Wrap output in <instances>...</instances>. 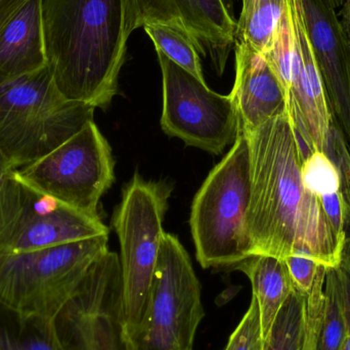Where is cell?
I'll use <instances>...</instances> for the list:
<instances>
[{"mask_svg":"<svg viewBox=\"0 0 350 350\" xmlns=\"http://www.w3.org/2000/svg\"><path fill=\"white\" fill-rule=\"evenodd\" d=\"M294 287L301 293H308L316 281L320 263L312 257L294 254L285 259Z\"/></svg>","mask_w":350,"mask_h":350,"instance_id":"484cf974","label":"cell"},{"mask_svg":"<svg viewBox=\"0 0 350 350\" xmlns=\"http://www.w3.org/2000/svg\"><path fill=\"white\" fill-rule=\"evenodd\" d=\"M333 122L350 151V55L334 8L325 0H298Z\"/></svg>","mask_w":350,"mask_h":350,"instance_id":"5bb4252c","label":"cell"},{"mask_svg":"<svg viewBox=\"0 0 350 350\" xmlns=\"http://www.w3.org/2000/svg\"><path fill=\"white\" fill-rule=\"evenodd\" d=\"M162 73L163 111L161 126L185 145L219 155L242 131L240 117L230 94L208 88L189 72L157 53Z\"/></svg>","mask_w":350,"mask_h":350,"instance_id":"9c48e42d","label":"cell"},{"mask_svg":"<svg viewBox=\"0 0 350 350\" xmlns=\"http://www.w3.org/2000/svg\"><path fill=\"white\" fill-rule=\"evenodd\" d=\"M14 172L27 185L65 205L98 214L100 198L114 181V160L92 119L57 149Z\"/></svg>","mask_w":350,"mask_h":350,"instance_id":"ba28073f","label":"cell"},{"mask_svg":"<svg viewBox=\"0 0 350 350\" xmlns=\"http://www.w3.org/2000/svg\"><path fill=\"white\" fill-rule=\"evenodd\" d=\"M68 102L49 66L0 83V118L32 109L61 107Z\"/></svg>","mask_w":350,"mask_h":350,"instance_id":"ffe728a7","label":"cell"},{"mask_svg":"<svg viewBox=\"0 0 350 350\" xmlns=\"http://www.w3.org/2000/svg\"><path fill=\"white\" fill-rule=\"evenodd\" d=\"M224 2L228 12L234 16V6H236L237 0H224Z\"/></svg>","mask_w":350,"mask_h":350,"instance_id":"4dcf8cb0","label":"cell"},{"mask_svg":"<svg viewBox=\"0 0 350 350\" xmlns=\"http://www.w3.org/2000/svg\"><path fill=\"white\" fill-rule=\"evenodd\" d=\"M168 193L135 174L123 191L113 218L120 242L122 312L129 339L143 322L163 236Z\"/></svg>","mask_w":350,"mask_h":350,"instance_id":"5b68a950","label":"cell"},{"mask_svg":"<svg viewBox=\"0 0 350 350\" xmlns=\"http://www.w3.org/2000/svg\"><path fill=\"white\" fill-rule=\"evenodd\" d=\"M262 328L256 299L252 297L246 314L230 335L224 350H262Z\"/></svg>","mask_w":350,"mask_h":350,"instance_id":"d4e9b609","label":"cell"},{"mask_svg":"<svg viewBox=\"0 0 350 350\" xmlns=\"http://www.w3.org/2000/svg\"><path fill=\"white\" fill-rule=\"evenodd\" d=\"M135 8L137 29L159 23L183 31L217 75L224 74L237 26L224 0H135Z\"/></svg>","mask_w":350,"mask_h":350,"instance_id":"7c38bea8","label":"cell"},{"mask_svg":"<svg viewBox=\"0 0 350 350\" xmlns=\"http://www.w3.org/2000/svg\"><path fill=\"white\" fill-rule=\"evenodd\" d=\"M69 350H133L124 331L120 257L107 250L57 320Z\"/></svg>","mask_w":350,"mask_h":350,"instance_id":"30bf717a","label":"cell"},{"mask_svg":"<svg viewBox=\"0 0 350 350\" xmlns=\"http://www.w3.org/2000/svg\"><path fill=\"white\" fill-rule=\"evenodd\" d=\"M109 234L88 214L37 191L10 170L0 185V254L28 252Z\"/></svg>","mask_w":350,"mask_h":350,"instance_id":"52a82bcc","label":"cell"},{"mask_svg":"<svg viewBox=\"0 0 350 350\" xmlns=\"http://www.w3.org/2000/svg\"><path fill=\"white\" fill-rule=\"evenodd\" d=\"M250 201V152L241 131L193 198L191 236L203 269L234 267L252 256L247 232Z\"/></svg>","mask_w":350,"mask_h":350,"instance_id":"277c9868","label":"cell"},{"mask_svg":"<svg viewBox=\"0 0 350 350\" xmlns=\"http://www.w3.org/2000/svg\"><path fill=\"white\" fill-rule=\"evenodd\" d=\"M339 22H340L345 44L349 49L350 55V0H345V2H343L342 6H341Z\"/></svg>","mask_w":350,"mask_h":350,"instance_id":"f1b7e54d","label":"cell"},{"mask_svg":"<svg viewBox=\"0 0 350 350\" xmlns=\"http://www.w3.org/2000/svg\"><path fill=\"white\" fill-rule=\"evenodd\" d=\"M349 331L334 267L320 265L308 293V334L304 350H345Z\"/></svg>","mask_w":350,"mask_h":350,"instance_id":"e0dca14e","label":"cell"},{"mask_svg":"<svg viewBox=\"0 0 350 350\" xmlns=\"http://www.w3.org/2000/svg\"><path fill=\"white\" fill-rule=\"evenodd\" d=\"M10 170H14L12 168V166L8 163V160L4 157L3 154L0 151V185H1L2 181H3L4 177L6 176V174L10 172Z\"/></svg>","mask_w":350,"mask_h":350,"instance_id":"f546056e","label":"cell"},{"mask_svg":"<svg viewBox=\"0 0 350 350\" xmlns=\"http://www.w3.org/2000/svg\"><path fill=\"white\" fill-rule=\"evenodd\" d=\"M325 1H326L331 8L336 10V8H341V6H342L345 0H325Z\"/></svg>","mask_w":350,"mask_h":350,"instance_id":"1f68e13d","label":"cell"},{"mask_svg":"<svg viewBox=\"0 0 350 350\" xmlns=\"http://www.w3.org/2000/svg\"><path fill=\"white\" fill-rule=\"evenodd\" d=\"M334 269L338 281L341 304L350 334V238L347 240L342 259Z\"/></svg>","mask_w":350,"mask_h":350,"instance_id":"4316f807","label":"cell"},{"mask_svg":"<svg viewBox=\"0 0 350 350\" xmlns=\"http://www.w3.org/2000/svg\"><path fill=\"white\" fill-rule=\"evenodd\" d=\"M236 79L230 96L244 133L255 131L286 111L283 88L262 53L234 45Z\"/></svg>","mask_w":350,"mask_h":350,"instance_id":"9a60e30c","label":"cell"},{"mask_svg":"<svg viewBox=\"0 0 350 350\" xmlns=\"http://www.w3.org/2000/svg\"><path fill=\"white\" fill-rule=\"evenodd\" d=\"M109 234L28 252L0 254V312L18 326L57 325Z\"/></svg>","mask_w":350,"mask_h":350,"instance_id":"3957f363","label":"cell"},{"mask_svg":"<svg viewBox=\"0 0 350 350\" xmlns=\"http://www.w3.org/2000/svg\"><path fill=\"white\" fill-rule=\"evenodd\" d=\"M287 0H242L234 45L265 53L285 14Z\"/></svg>","mask_w":350,"mask_h":350,"instance_id":"44dd1931","label":"cell"},{"mask_svg":"<svg viewBox=\"0 0 350 350\" xmlns=\"http://www.w3.org/2000/svg\"><path fill=\"white\" fill-rule=\"evenodd\" d=\"M345 350H350V334L349 338H347V345H345Z\"/></svg>","mask_w":350,"mask_h":350,"instance_id":"d6a6232c","label":"cell"},{"mask_svg":"<svg viewBox=\"0 0 350 350\" xmlns=\"http://www.w3.org/2000/svg\"><path fill=\"white\" fill-rule=\"evenodd\" d=\"M250 201L247 232L252 255L285 260L306 255L326 267L340 263L349 239L331 226L320 199L302 179V154L287 113L250 133Z\"/></svg>","mask_w":350,"mask_h":350,"instance_id":"6da1fadb","label":"cell"},{"mask_svg":"<svg viewBox=\"0 0 350 350\" xmlns=\"http://www.w3.org/2000/svg\"><path fill=\"white\" fill-rule=\"evenodd\" d=\"M94 114V107L70 100L61 107L0 118V151L12 170H18L57 149L92 120Z\"/></svg>","mask_w":350,"mask_h":350,"instance_id":"4fadbf2b","label":"cell"},{"mask_svg":"<svg viewBox=\"0 0 350 350\" xmlns=\"http://www.w3.org/2000/svg\"><path fill=\"white\" fill-rule=\"evenodd\" d=\"M0 350H69L57 325L0 324Z\"/></svg>","mask_w":350,"mask_h":350,"instance_id":"cb8c5ba5","label":"cell"},{"mask_svg":"<svg viewBox=\"0 0 350 350\" xmlns=\"http://www.w3.org/2000/svg\"><path fill=\"white\" fill-rule=\"evenodd\" d=\"M301 174L306 189L320 199L335 232L347 239L350 228V203L336 166L324 152H314L302 162Z\"/></svg>","mask_w":350,"mask_h":350,"instance_id":"d6986e66","label":"cell"},{"mask_svg":"<svg viewBox=\"0 0 350 350\" xmlns=\"http://www.w3.org/2000/svg\"><path fill=\"white\" fill-rule=\"evenodd\" d=\"M45 66L40 0H29L0 31V83Z\"/></svg>","mask_w":350,"mask_h":350,"instance_id":"2e32d148","label":"cell"},{"mask_svg":"<svg viewBox=\"0 0 350 350\" xmlns=\"http://www.w3.org/2000/svg\"><path fill=\"white\" fill-rule=\"evenodd\" d=\"M234 267L250 280L252 297L256 299L260 312L265 339L278 312L295 289L287 265L283 259L260 254L252 255Z\"/></svg>","mask_w":350,"mask_h":350,"instance_id":"ac0fdd59","label":"cell"},{"mask_svg":"<svg viewBox=\"0 0 350 350\" xmlns=\"http://www.w3.org/2000/svg\"><path fill=\"white\" fill-rule=\"evenodd\" d=\"M29 0H0V31Z\"/></svg>","mask_w":350,"mask_h":350,"instance_id":"83f0119b","label":"cell"},{"mask_svg":"<svg viewBox=\"0 0 350 350\" xmlns=\"http://www.w3.org/2000/svg\"><path fill=\"white\" fill-rule=\"evenodd\" d=\"M308 334V293L290 294L278 312L262 350H304Z\"/></svg>","mask_w":350,"mask_h":350,"instance_id":"7402d4cb","label":"cell"},{"mask_svg":"<svg viewBox=\"0 0 350 350\" xmlns=\"http://www.w3.org/2000/svg\"><path fill=\"white\" fill-rule=\"evenodd\" d=\"M293 27V46L287 77L282 82L286 113L304 158L326 147L332 115L324 84L306 34L298 0H288Z\"/></svg>","mask_w":350,"mask_h":350,"instance_id":"8fae6325","label":"cell"},{"mask_svg":"<svg viewBox=\"0 0 350 350\" xmlns=\"http://www.w3.org/2000/svg\"><path fill=\"white\" fill-rule=\"evenodd\" d=\"M143 28L157 53L165 55L200 81L206 82L199 51L189 35L174 27L159 23L147 24Z\"/></svg>","mask_w":350,"mask_h":350,"instance_id":"603a6c76","label":"cell"},{"mask_svg":"<svg viewBox=\"0 0 350 350\" xmlns=\"http://www.w3.org/2000/svg\"><path fill=\"white\" fill-rule=\"evenodd\" d=\"M47 66L72 102L107 108L118 92L135 0H40Z\"/></svg>","mask_w":350,"mask_h":350,"instance_id":"7a4b0ae2","label":"cell"},{"mask_svg":"<svg viewBox=\"0 0 350 350\" xmlns=\"http://www.w3.org/2000/svg\"><path fill=\"white\" fill-rule=\"evenodd\" d=\"M203 318L191 258L177 237L164 232L143 322L127 338L133 350H193Z\"/></svg>","mask_w":350,"mask_h":350,"instance_id":"8992f818","label":"cell"}]
</instances>
